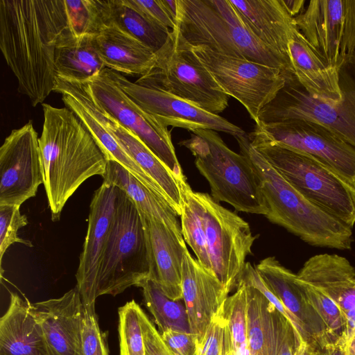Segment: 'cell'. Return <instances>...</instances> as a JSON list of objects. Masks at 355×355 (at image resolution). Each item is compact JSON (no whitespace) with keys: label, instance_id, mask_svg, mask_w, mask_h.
<instances>
[{"label":"cell","instance_id":"1","mask_svg":"<svg viewBox=\"0 0 355 355\" xmlns=\"http://www.w3.org/2000/svg\"><path fill=\"white\" fill-rule=\"evenodd\" d=\"M70 33L64 0H0V49L33 106L53 92L55 49Z\"/></svg>","mask_w":355,"mask_h":355},{"label":"cell","instance_id":"2","mask_svg":"<svg viewBox=\"0 0 355 355\" xmlns=\"http://www.w3.org/2000/svg\"><path fill=\"white\" fill-rule=\"evenodd\" d=\"M39 137L43 184L53 222L70 197L88 178L104 176L107 159L78 116L67 107L42 103Z\"/></svg>","mask_w":355,"mask_h":355},{"label":"cell","instance_id":"3","mask_svg":"<svg viewBox=\"0 0 355 355\" xmlns=\"http://www.w3.org/2000/svg\"><path fill=\"white\" fill-rule=\"evenodd\" d=\"M234 138L258 178L268 207L265 216L270 222L311 245L351 248L352 228L304 197L252 146L246 134Z\"/></svg>","mask_w":355,"mask_h":355},{"label":"cell","instance_id":"4","mask_svg":"<svg viewBox=\"0 0 355 355\" xmlns=\"http://www.w3.org/2000/svg\"><path fill=\"white\" fill-rule=\"evenodd\" d=\"M175 26L193 46L294 74L288 63L250 32L230 0H177Z\"/></svg>","mask_w":355,"mask_h":355},{"label":"cell","instance_id":"5","mask_svg":"<svg viewBox=\"0 0 355 355\" xmlns=\"http://www.w3.org/2000/svg\"><path fill=\"white\" fill-rule=\"evenodd\" d=\"M191 132L189 139L179 144L196 157V166L209 182L211 197L239 211L266 216L268 207L248 158L231 150L214 130Z\"/></svg>","mask_w":355,"mask_h":355},{"label":"cell","instance_id":"6","mask_svg":"<svg viewBox=\"0 0 355 355\" xmlns=\"http://www.w3.org/2000/svg\"><path fill=\"white\" fill-rule=\"evenodd\" d=\"M337 68L341 101L312 97L293 73H285L284 86L261 110L257 124L311 121L325 126L355 148V52L341 55Z\"/></svg>","mask_w":355,"mask_h":355},{"label":"cell","instance_id":"7","mask_svg":"<svg viewBox=\"0 0 355 355\" xmlns=\"http://www.w3.org/2000/svg\"><path fill=\"white\" fill-rule=\"evenodd\" d=\"M135 83L171 94L214 114L228 107L229 96L218 85L176 26L155 52L151 69Z\"/></svg>","mask_w":355,"mask_h":355},{"label":"cell","instance_id":"8","mask_svg":"<svg viewBox=\"0 0 355 355\" xmlns=\"http://www.w3.org/2000/svg\"><path fill=\"white\" fill-rule=\"evenodd\" d=\"M148 241L139 211L118 188L115 219L99 270L96 297L116 296L150 278Z\"/></svg>","mask_w":355,"mask_h":355},{"label":"cell","instance_id":"9","mask_svg":"<svg viewBox=\"0 0 355 355\" xmlns=\"http://www.w3.org/2000/svg\"><path fill=\"white\" fill-rule=\"evenodd\" d=\"M252 146L304 197L352 228L355 189L315 157L272 145Z\"/></svg>","mask_w":355,"mask_h":355},{"label":"cell","instance_id":"10","mask_svg":"<svg viewBox=\"0 0 355 355\" xmlns=\"http://www.w3.org/2000/svg\"><path fill=\"white\" fill-rule=\"evenodd\" d=\"M248 137L253 146L272 144L306 153L355 189V148L321 124L304 119L259 123Z\"/></svg>","mask_w":355,"mask_h":355},{"label":"cell","instance_id":"11","mask_svg":"<svg viewBox=\"0 0 355 355\" xmlns=\"http://www.w3.org/2000/svg\"><path fill=\"white\" fill-rule=\"evenodd\" d=\"M212 271L228 293L237 287L257 239L248 222L211 195L196 191Z\"/></svg>","mask_w":355,"mask_h":355},{"label":"cell","instance_id":"12","mask_svg":"<svg viewBox=\"0 0 355 355\" xmlns=\"http://www.w3.org/2000/svg\"><path fill=\"white\" fill-rule=\"evenodd\" d=\"M94 103L137 136L180 181L187 180L176 156L170 131L143 110L105 68L83 82Z\"/></svg>","mask_w":355,"mask_h":355},{"label":"cell","instance_id":"13","mask_svg":"<svg viewBox=\"0 0 355 355\" xmlns=\"http://www.w3.org/2000/svg\"><path fill=\"white\" fill-rule=\"evenodd\" d=\"M191 49L220 89L241 103L258 123L261 110L284 86V73L261 63L216 53L205 46H191Z\"/></svg>","mask_w":355,"mask_h":355},{"label":"cell","instance_id":"14","mask_svg":"<svg viewBox=\"0 0 355 355\" xmlns=\"http://www.w3.org/2000/svg\"><path fill=\"white\" fill-rule=\"evenodd\" d=\"M42 184L39 137L29 121L12 130L0 148V205L20 207Z\"/></svg>","mask_w":355,"mask_h":355},{"label":"cell","instance_id":"15","mask_svg":"<svg viewBox=\"0 0 355 355\" xmlns=\"http://www.w3.org/2000/svg\"><path fill=\"white\" fill-rule=\"evenodd\" d=\"M111 73L122 90L136 104L166 128L173 126L190 132L199 129L212 130L233 137L245 134L241 128L218 114L210 113L171 94L132 83L115 71L111 70Z\"/></svg>","mask_w":355,"mask_h":355},{"label":"cell","instance_id":"16","mask_svg":"<svg viewBox=\"0 0 355 355\" xmlns=\"http://www.w3.org/2000/svg\"><path fill=\"white\" fill-rule=\"evenodd\" d=\"M118 188L103 181L89 205L87 231L76 274L84 307L95 306L98 274L113 228Z\"/></svg>","mask_w":355,"mask_h":355},{"label":"cell","instance_id":"17","mask_svg":"<svg viewBox=\"0 0 355 355\" xmlns=\"http://www.w3.org/2000/svg\"><path fill=\"white\" fill-rule=\"evenodd\" d=\"M254 268L266 286L293 316L296 330L303 340L320 350L334 342L323 321L306 298L297 274L274 257L262 259Z\"/></svg>","mask_w":355,"mask_h":355},{"label":"cell","instance_id":"18","mask_svg":"<svg viewBox=\"0 0 355 355\" xmlns=\"http://www.w3.org/2000/svg\"><path fill=\"white\" fill-rule=\"evenodd\" d=\"M49 355H83L84 306L76 286L58 298L33 304Z\"/></svg>","mask_w":355,"mask_h":355},{"label":"cell","instance_id":"19","mask_svg":"<svg viewBox=\"0 0 355 355\" xmlns=\"http://www.w3.org/2000/svg\"><path fill=\"white\" fill-rule=\"evenodd\" d=\"M80 94L126 153L161 188L166 200L180 216L182 207L181 183L171 171L134 134L98 107L83 82L74 81Z\"/></svg>","mask_w":355,"mask_h":355},{"label":"cell","instance_id":"20","mask_svg":"<svg viewBox=\"0 0 355 355\" xmlns=\"http://www.w3.org/2000/svg\"><path fill=\"white\" fill-rule=\"evenodd\" d=\"M139 214L149 248L150 278L159 284L169 298L182 300V267L187 248L182 232L141 211Z\"/></svg>","mask_w":355,"mask_h":355},{"label":"cell","instance_id":"21","mask_svg":"<svg viewBox=\"0 0 355 355\" xmlns=\"http://www.w3.org/2000/svg\"><path fill=\"white\" fill-rule=\"evenodd\" d=\"M182 292L191 331L199 340L229 293L214 274L191 256L188 249L182 261Z\"/></svg>","mask_w":355,"mask_h":355},{"label":"cell","instance_id":"22","mask_svg":"<svg viewBox=\"0 0 355 355\" xmlns=\"http://www.w3.org/2000/svg\"><path fill=\"white\" fill-rule=\"evenodd\" d=\"M230 1L250 32L292 67L288 46L297 27L282 0Z\"/></svg>","mask_w":355,"mask_h":355},{"label":"cell","instance_id":"23","mask_svg":"<svg viewBox=\"0 0 355 355\" xmlns=\"http://www.w3.org/2000/svg\"><path fill=\"white\" fill-rule=\"evenodd\" d=\"M296 26L311 45L337 67L345 19V0H311L295 18Z\"/></svg>","mask_w":355,"mask_h":355},{"label":"cell","instance_id":"24","mask_svg":"<svg viewBox=\"0 0 355 355\" xmlns=\"http://www.w3.org/2000/svg\"><path fill=\"white\" fill-rule=\"evenodd\" d=\"M53 92L62 95L66 107L73 112L92 134L107 160H112L165 200L159 185L126 153L116 139L85 103L72 80L56 76Z\"/></svg>","mask_w":355,"mask_h":355},{"label":"cell","instance_id":"25","mask_svg":"<svg viewBox=\"0 0 355 355\" xmlns=\"http://www.w3.org/2000/svg\"><path fill=\"white\" fill-rule=\"evenodd\" d=\"M288 47L294 75L306 92L323 101H341L337 67L330 64L298 28L293 33Z\"/></svg>","mask_w":355,"mask_h":355},{"label":"cell","instance_id":"26","mask_svg":"<svg viewBox=\"0 0 355 355\" xmlns=\"http://www.w3.org/2000/svg\"><path fill=\"white\" fill-rule=\"evenodd\" d=\"M0 355H49L33 304L15 293L0 320Z\"/></svg>","mask_w":355,"mask_h":355},{"label":"cell","instance_id":"27","mask_svg":"<svg viewBox=\"0 0 355 355\" xmlns=\"http://www.w3.org/2000/svg\"><path fill=\"white\" fill-rule=\"evenodd\" d=\"M297 276L322 290L343 313L355 309V268L345 257L331 254L313 256Z\"/></svg>","mask_w":355,"mask_h":355},{"label":"cell","instance_id":"28","mask_svg":"<svg viewBox=\"0 0 355 355\" xmlns=\"http://www.w3.org/2000/svg\"><path fill=\"white\" fill-rule=\"evenodd\" d=\"M245 284L248 355H278L291 322L280 313L259 290Z\"/></svg>","mask_w":355,"mask_h":355},{"label":"cell","instance_id":"29","mask_svg":"<svg viewBox=\"0 0 355 355\" xmlns=\"http://www.w3.org/2000/svg\"><path fill=\"white\" fill-rule=\"evenodd\" d=\"M94 43L105 67L121 74L140 77L155 63L153 49L114 26H103L94 35Z\"/></svg>","mask_w":355,"mask_h":355},{"label":"cell","instance_id":"30","mask_svg":"<svg viewBox=\"0 0 355 355\" xmlns=\"http://www.w3.org/2000/svg\"><path fill=\"white\" fill-rule=\"evenodd\" d=\"M104 26H114L157 51L171 32L153 20L131 0H96Z\"/></svg>","mask_w":355,"mask_h":355},{"label":"cell","instance_id":"31","mask_svg":"<svg viewBox=\"0 0 355 355\" xmlns=\"http://www.w3.org/2000/svg\"><path fill=\"white\" fill-rule=\"evenodd\" d=\"M54 66L56 76L80 82L93 78L106 68L95 47L94 35L73 33L59 42Z\"/></svg>","mask_w":355,"mask_h":355},{"label":"cell","instance_id":"32","mask_svg":"<svg viewBox=\"0 0 355 355\" xmlns=\"http://www.w3.org/2000/svg\"><path fill=\"white\" fill-rule=\"evenodd\" d=\"M103 179L123 191L139 211L162 222L175 231L182 232L178 220L179 216L171 205L164 198L139 182L119 163L107 160Z\"/></svg>","mask_w":355,"mask_h":355},{"label":"cell","instance_id":"33","mask_svg":"<svg viewBox=\"0 0 355 355\" xmlns=\"http://www.w3.org/2000/svg\"><path fill=\"white\" fill-rule=\"evenodd\" d=\"M137 287L142 289L144 302L153 316L159 334L172 329L191 332L185 306L169 298L153 279L146 278Z\"/></svg>","mask_w":355,"mask_h":355},{"label":"cell","instance_id":"34","mask_svg":"<svg viewBox=\"0 0 355 355\" xmlns=\"http://www.w3.org/2000/svg\"><path fill=\"white\" fill-rule=\"evenodd\" d=\"M181 193L180 225L184 240L192 249L199 263L214 274L207 246L202 209L196 191H193L185 180L181 183Z\"/></svg>","mask_w":355,"mask_h":355},{"label":"cell","instance_id":"35","mask_svg":"<svg viewBox=\"0 0 355 355\" xmlns=\"http://www.w3.org/2000/svg\"><path fill=\"white\" fill-rule=\"evenodd\" d=\"M232 343V355H248V297L245 283L239 280L236 292L223 304Z\"/></svg>","mask_w":355,"mask_h":355},{"label":"cell","instance_id":"36","mask_svg":"<svg viewBox=\"0 0 355 355\" xmlns=\"http://www.w3.org/2000/svg\"><path fill=\"white\" fill-rule=\"evenodd\" d=\"M140 308L134 300L119 308V355H146Z\"/></svg>","mask_w":355,"mask_h":355},{"label":"cell","instance_id":"37","mask_svg":"<svg viewBox=\"0 0 355 355\" xmlns=\"http://www.w3.org/2000/svg\"><path fill=\"white\" fill-rule=\"evenodd\" d=\"M297 280L306 298L323 321L332 340L336 341L344 336L345 318L336 303L318 287L298 277Z\"/></svg>","mask_w":355,"mask_h":355},{"label":"cell","instance_id":"38","mask_svg":"<svg viewBox=\"0 0 355 355\" xmlns=\"http://www.w3.org/2000/svg\"><path fill=\"white\" fill-rule=\"evenodd\" d=\"M232 343L223 304L198 341L197 355H232Z\"/></svg>","mask_w":355,"mask_h":355},{"label":"cell","instance_id":"39","mask_svg":"<svg viewBox=\"0 0 355 355\" xmlns=\"http://www.w3.org/2000/svg\"><path fill=\"white\" fill-rule=\"evenodd\" d=\"M19 206L0 205V265L1 277L3 275L2 260L8 248L15 243H20L32 247L27 240L18 236V230L28 223L26 215L20 213Z\"/></svg>","mask_w":355,"mask_h":355},{"label":"cell","instance_id":"40","mask_svg":"<svg viewBox=\"0 0 355 355\" xmlns=\"http://www.w3.org/2000/svg\"><path fill=\"white\" fill-rule=\"evenodd\" d=\"M81 344L83 355H109L107 334L99 327L95 306L84 307Z\"/></svg>","mask_w":355,"mask_h":355},{"label":"cell","instance_id":"41","mask_svg":"<svg viewBox=\"0 0 355 355\" xmlns=\"http://www.w3.org/2000/svg\"><path fill=\"white\" fill-rule=\"evenodd\" d=\"M160 335L173 355H197L198 339L192 332L168 329Z\"/></svg>","mask_w":355,"mask_h":355},{"label":"cell","instance_id":"42","mask_svg":"<svg viewBox=\"0 0 355 355\" xmlns=\"http://www.w3.org/2000/svg\"><path fill=\"white\" fill-rule=\"evenodd\" d=\"M139 319L146 355H173L162 340L158 330L141 308L139 309Z\"/></svg>","mask_w":355,"mask_h":355},{"label":"cell","instance_id":"43","mask_svg":"<svg viewBox=\"0 0 355 355\" xmlns=\"http://www.w3.org/2000/svg\"><path fill=\"white\" fill-rule=\"evenodd\" d=\"M131 1L160 26L170 31L175 27V21L167 12L162 0H131Z\"/></svg>","mask_w":355,"mask_h":355},{"label":"cell","instance_id":"44","mask_svg":"<svg viewBox=\"0 0 355 355\" xmlns=\"http://www.w3.org/2000/svg\"><path fill=\"white\" fill-rule=\"evenodd\" d=\"M345 19L340 55L355 52V0H345Z\"/></svg>","mask_w":355,"mask_h":355},{"label":"cell","instance_id":"45","mask_svg":"<svg viewBox=\"0 0 355 355\" xmlns=\"http://www.w3.org/2000/svg\"><path fill=\"white\" fill-rule=\"evenodd\" d=\"M347 340L344 336L320 350V355H346Z\"/></svg>","mask_w":355,"mask_h":355},{"label":"cell","instance_id":"46","mask_svg":"<svg viewBox=\"0 0 355 355\" xmlns=\"http://www.w3.org/2000/svg\"><path fill=\"white\" fill-rule=\"evenodd\" d=\"M282 1L288 12L294 18L304 10L306 3L304 0H282Z\"/></svg>","mask_w":355,"mask_h":355},{"label":"cell","instance_id":"47","mask_svg":"<svg viewBox=\"0 0 355 355\" xmlns=\"http://www.w3.org/2000/svg\"><path fill=\"white\" fill-rule=\"evenodd\" d=\"M345 318L344 336L348 340L355 335V309L343 313Z\"/></svg>","mask_w":355,"mask_h":355},{"label":"cell","instance_id":"48","mask_svg":"<svg viewBox=\"0 0 355 355\" xmlns=\"http://www.w3.org/2000/svg\"><path fill=\"white\" fill-rule=\"evenodd\" d=\"M295 355H320V349L311 343L301 340Z\"/></svg>","mask_w":355,"mask_h":355},{"label":"cell","instance_id":"49","mask_svg":"<svg viewBox=\"0 0 355 355\" xmlns=\"http://www.w3.org/2000/svg\"><path fill=\"white\" fill-rule=\"evenodd\" d=\"M162 2L176 24L177 0H162Z\"/></svg>","mask_w":355,"mask_h":355},{"label":"cell","instance_id":"50","mask_svg":"<svg viewBox=\"0 0 355 355\" xmlns=\"http://www.w3.org/2000/svg\"><path fill=\"white\" fill-rule=\"evenodd\" d=\"M346 355H355V335L347 340Z\"/></svg>","mask_w":355,"mask_h":355}]
</instances>
